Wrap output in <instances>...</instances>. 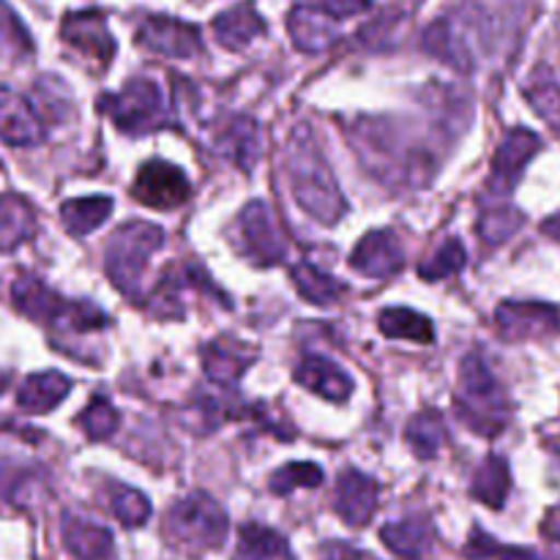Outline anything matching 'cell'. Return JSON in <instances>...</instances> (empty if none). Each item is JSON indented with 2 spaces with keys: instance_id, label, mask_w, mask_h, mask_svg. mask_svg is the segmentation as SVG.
<instances>
[{
  "instance_id": "6da1fadb",
  "label": "cell",
  "mask_w": 560,
  "mask_h": 560,
  "mask_svg": "<svg viewBox=\"0 0 560 560\" xmlns=\"http://www.w3.org/2000/svg\"><path fill=\"white\" fill-rule=\"evenodd\" d=\"M288 178L295 202L310 213L315 222L337 224L348 211L342 189L328 167L326 156L317 148L315 135L310 126H295L288 142Z\"/></svg>"
},
{
  "instance_id": "7a4b0ae2",
  "label": "cell",
  "mask_w": 560,
  "mask_h": 560,
  "mask_svg": "<svg viewBox=\"0 0 560 560\" xmlns=\"http://www.w3.org/2000/svg\"><path fill=\"white\" fill-rule=\"evenodd\" d=\"M454 410H457V419L476 435L495 438L506 430L509 416H512L509 397L479 353L465 355L459 364Z\"/></svg>"
},
{
  "instance_id": "3957f363",
  "label": "cell",
  "mask_w": 560,
  "mask_h": 560,
  "mask_svg": "<svg viewBox=\"0 0 560 560\" xmlns=\"http://www.w3.org/2000/svg\"><path fill=\"white\" fill-rule=\"evenodd\" d=\"M11 301L16 310L42 326L60 328V331L88 334L98 331L109 323L107 312L98 310L91 301H66L52 288L36 277H20L11 284Z\"/></svg>"
},
{
  "instance_id": "277c9868",
  "label": "cell",
  "mask_w": 560,
  "mask_h": 560,
  "mask_svg": "<svg viewBox=\"0 0 560 560\" xmlns=\"http://www.w3.org/2000/svg\"><path fill=\"white\" fill-rule=\"evenodd\" d=\"M164 246V230L151 222H129L120 224L107 241L104 249V271L109 282L129 299H140L142 273L148 260Z\"/></svg>"
},
{
  "instance_id": "5b68a950",
  "label": "cell",
  "mask_w": 560,
  "mask_h": 560,
  "mask_svg": "<svg viewBox=\"0 0 560 560\" xmlns=\"http://www.w3.org/2000/svg\"><path fill=\"white\" fill-rule=\"evenodd\" d=\"M98 113L107 115L120 131L131 137H142L170 124V109L162 91L145 77H135L118 93L98 96Z\"/></svg>"
},
{
  "instance_id": "8992f818",
  "label": "cell",
  "mask_w": 560,
  "mask_h": 560,
  "mask_svg": "<svg viewBox=\"0 0 560 560\" xmlns=\"http://www.w3.org/2000/svg\"><path fill=\"white\" fill-rule=\"evenodd\" d=\"M228 514L213 498L195 492L175 503L164 517V534L186 550H217L228 539Z\"/></svg>"
},
{
  "instance_id": "52a82bcc",
  "label": "cell",
  "mask_w": 560,
  "mask_h": 560,
  "mask_svg": "<svg viewBox=\"0 0 560 560\" xmlns=\"http://www.w3.org/2000/svg\"><path fill=\"white\" fill-rule=\"evenodd\" d=\"M131 195L153 211H175L184 202H189L191 184L180 167L164 162V159H151L137 173Z\"/></svg>"
},
{
  "instance_id": "ba28073f",
  "label": "cell",
  "mask_w": 560,
  "mask_h": 560,
  "mask_svg": "<svg viewBox=\"0 0 560 560\" xmlns=\"http://www.w3.org/2000/svg\"><path fill=\"white\" fill-rule=\"evenodd\" d=\"M238 233L241 246L257 266H277L284 260L288 246H284V235L268 202L252 200L238 213Z\"/></svg>"
},
{
  "instance_id": "9c48e42d",
  "label": "cell",
  "mask_w": 560,
  "mask_h": 560,
  "mask_svg": "<svg viewBox=\"0 0 560 560\" xmlns=\"http://www.w3.org/2000/svg\"><path fill=\"white\" fill-rule=\"evenodd\" d=\"M137 44L156 55H167V58H191V55H200L202 36L200 27L191 22L156 14L140 22Z\"/></svg>"
},
{
  "instance_id": "30bf717a",
  "label": "cell",
  "mask_w": 560,
  "mask_h": 560,
  "mask_svg": "<svg viewBox=\"0 0 560 560\" xmlns=\"http://www.w3.org/2000/svg\"><path fill=\"white\" fill-rule=\"evenodd\" d=\"M498 328L512 342L545 339L560 331V312L541 301H503L495 310Z\"/></svg>"
},
{
  "instance_id": "8fae6325",
  "label": "cell",
  "mask_w": 560,
  "mask_h": 560,
  "mask_svg": "<svg viewBox=\"0 0 560 560\" xmlns=\"http://www.w3.org/2000/svg\"><path fill=\"white\" fill-rule=\"evenodd\" d=\"M541 140L536 131L530 129H512L506 135V140L498 148L495 159H492V175L487 191L490 195H512L517 180L523 178V170L528 167L530 159L539 153Z\"/></svg>"
},
{
  "instance_id": "7c38bea8",
  "label": "cell",
  "mask_w": 560,
  "mask_h": 560,
  "mask_svg": "<svg viewBox=\"0 0 560 560\" xmlns=\"http://www.w3.org/2000/svg\"><path fill=\"white\" fill-rule=\"evenodd\" d=\"M0 140L16 148H31L44 140V124L36 104L5 85H0Z\"/></svg>"
},
{
  "instance_id": "4fadbf2b",
  "label": "cell",
  "mask_w": 560,
  "mask_h": 560,
  "mask_svg": "<svg viewBox=\"0 0 560 560\" xmlns=\"http://www.w3.org/2000/svg\"><path fill=\"white\" fill-rule=\"evenodd\" d=\"M405 249L392 230H372L355 244L350 268L370 279H388L402 271Z\"/></svg>"
},
{
  "instance_id": "5bb4252c",
  "label": "cell",
  "mask_w": 560,
  "mask_h": 560,
  "mask_svg": "<svg viewBox=\"0 0 560 560\" xmlns=\"http://www.w3.org/2000/svg\"><path fill=\"white\" fill-rule=\"evenodd\" d=\"M377 481L361 470L348 468L339 474L337 492H334V509L350 528H364L377 509Z\"/></svg>"
},
{
  "instance_id": "9a60e30c",
  "label": "cell",
  "mask_w": 560,
  "mask_h": 560,
  "mask_svg": "<svg viewBox=\"0 0 560 560\" xmlns=\"http://www.w3.org/2000/svg\"><path fill=\"white\" fill-rule=\"evenodd\" d=\"M60 36L66 44L80 49L88 58L107 66L115 55V38L107 31V16L102 11H77L60 25Z\"/></svg>"
},
{
  "instance_id": "2e32d148",
  "label": "cell",
  "mask_w": 560,
  "mask_h": 560,
  "mask_svg": "<svg viewBox=\"0 0 560 560\" xmlns=\"http://www.w3.org/2000/svg\"><path fill=\"white\" fill-rule=\"evenodd\" d=\"M295 381L328 402H345L353 394V381L348 372L323 355H304L295 366Z\"/></svg>"
},
{
  "instance_id": "e0dca14e",
  "label": "cell",
  "mask_w": 560,
  "mask_h": 560,
  "mask_svg": "<svg viewBox=\"0 0 560 560\" xmlns=\"http://www.w3.org/2000/svg\"><path fill=\"white\" fill-rule=\"evenodd\" d=\"M200 359L208 381H213L222 388H233L252 366L255 353L244 348V345L230 342V339H217V342H208L200 350Z\"/></svg>"
},
{
  "instance_id": "ac0fdd59",
  "label": "cell",
  "mask_w": 560,
  "mask_h": 560,
  "mask_svg": "<svg viewBox=\"0 0 560 560\" xmlns=\"http://www.w3.org/2000/svg\"><path fill=\"white\" fill-rule=\"evenodd\" d=\"M288 33L293 38L295 49L301 52H323L337 42V27H334V16L326 14L323 9H312V5H295L288 16Z\"/></svg>"
},
{
  "instance_id": "d6986e66",
  "label": "cell",
  "mask_w": 560,
  "mask_h": 560,
  "mask_svg": "<svg viewBox=\"0 0 560 560\" xmlns=\"http://www.w3.org/2000/svg\"><path fill=\"white\" fill-rule=\"evenodd\" d=\"M213 148H217V153H222L224 159L238 164L244 173H249L252 164L260 156V129H257V124L252 118L235 115L233 120H228V124L217 131Z\"/></svg>"
},
{
  "instance_id": "ffe728a7",
  "label": "cell",
  "mask_w": 560,
  "mask_h": 560,
  "mask_svg": "<svg viewBox=\"0 0 560 560\" xmlns=\"http://www.w3.org/2000/svg\"><path fill=\"white\" fill-rule=\"evenodd\" d=\"M71 392V381L58 370L31 375L16 392V405L25 413H52Z\"/></svg>"
},
{
  "instance_id": "44dd1931",
  "label": "cell",
  "mask_w": 560,
  "mask_h": 560,
  "mask_svg": "<svg viewBox=\"0 0 560 560\" xmlns=\"http://www.w3.org/2000/svg\"><path fill=\"white\" fill-rule=\"evenodd\" d=\"M262 33H266V20L257 14L252 3H241L235 9L222 11L213 20V36L228 49H246Z\"/></svg>"
},
{
  "instance_id": "7402d4cb",
  "label": "cell",
  "mask_w": 560,
  "mask_h": 560,
  "mask_svg": "<svg viewBox=\"0 0 560 560\" xmlns=\"http://www.w3.org/2000/svg\"><path fill=\"white\" fill-rule=\"evenodd\" d=\"M63 547L74 560H107L113 558V534L91 520H63Z\"/></svg>"
},
{
  "instance_id": "603a6c76",
  "label": "cell",
  "mask_w": 560,
  "mask_h": 560,
  "mask_svg": "<svg viewBox=\"0 0 560 560\" xmlns=\"http://www.w3.org/2000/svg\"><path fill=\"white\" fill-rule=\"evenodd\" d=\"M381 539L394 556L419 560L430 552L432 547V525L424 517H405L399 523L383 525Z\"/></svg>"
},
{
  "instance_id": "cb8c5ba5",
  "label": "cell",
  "mask_w": 560,
  "mask_h": 560,
  "mask_svg": "<svg viewBox=\"0 0 560 560\" xmlns=\"http://www.w3.org/2000/svg\"><path fill=\"white\" fill-rule=\"evenodd\" d=\"M36 233V211L22 195H0V252H14Z\"/></svg>"
},
{
  "instance_id": "d4e9b609",
  "label": "cell",
  "mask_w": 560,
  "mask_h": 560,
  "mask_svg": "<svg viewBox=\"0 0 560 560\" xmlns=\"http://www.w3.org/2000/svg\"><path fill=\"white\" fill-rule=\"evenodd\" d=\"M421 47L424 52H430L432 58H438L441 63L454 66L457 71L468 74L474 69V58H470V49L465 44V38H459V33L454 31V25L448 20H438L435 25H430L421 38Z\"/></svg>"
},
{
  "instance_id": "484cf974",
  "label": "cell",
  "mask_w": 560,
  "mask_h": 560,
  "mask_svg": "<svg viewBox=\"0 0 560 560\" xmlns=\"http://www.w3.org/2000/svg\"><path fill=\"white\" fill-rule=\"evenodd\" d=\"M109 213H113V197H77V200L60 206V222H63L66 233L82 238V235H91L93 230L102 228Z\"/></svg>"
},
{
  "instance_id": "4316f807",
  "label": "cell",
  "mask_w": 560,
  "mask_h": 560,
  "mask_svg": "<svg viewBox=\"0 0 560 560\" xmlns=\"http://www.w3.org/2000/svg\"><path fill=\"white\" fill-rule=\"evenodd\" d=\"M377 328L388 339H410V342L419 345L435 342V326H432L430 317H424L416 310H408V306H388V310H383L381 317H377Z\"/></svg>"
},
{
  "instance_id": "83f0119b",
  "label": "cell",
  "mask_w": 560,
  "mask_h": 560,
  "mask_svg": "<svg viewBox=\"0 0 560 560\" xmlns=\"http://www.w3.org/2000/svg\"><path fill=\"white\" fill-rule=\"evenodd\" d=\"M509 490H512V474H509V463L498 454L487 457L485 463L479 465L474 476V485H470V495L476 501H481L490 509H503L506 503Z\"/></svg>"
},
{
  "instance_id": "f1b7e54d",
  "label": "cell",
  "mask_w": 560,
  "mask_h": 560,
  "mask_svg": "<svg viewBox=\"0 0 560 560\" xmlns=\"http://www.w3.org/2000/svg\"><path fill=\"white\" fill-rule=\"evenodd\" d=\"M235 560H290V547L273 528L249 523L238 534Z\"/></svg>"
},
{
  "instance_id": "f546056e",
  "label": "cell",
  "mask_w": 560,
  "mask_h": 560,
  "mask_svg": "<svg viewBox=\"0 0 560 560\" xmlns=\"http://www.w3.org/2000/svg\"><path fill=\"white\" fill-rule=\"evenodd\" d=\"M293 284L299 290V295L304 301L315 306H328V304H337L339 299L345 295V284L337 282L334 277L323 273L320 268L312 266V262H301V266L293 268Z\"/></svg>"
},
{
  "instance_id": "4dcf8cb0",
  "label": "cell",
  "mask_w": 560,
  "mask_h": 560,
  "mask_svg": "<svg viewBox=\"0 0 560 560\" xmlns=\"http://www.w3.org/2000/svg\"><path fill=\"white\" fill-rule=\"evenodd\" d=\"M408 443L419 459H432L446 443V421L438 410H421L408 424Z\"/></svg>"
},
{
  "instance_id": "1f68e13d",
  "label": "cell",
  "mask_w": 560,
  "mask_h": 560,
  "mask_svg": "<svg viewBox=\"0 0 560 560\" xmlns=\"http://www.w3.org/2000/svg\"><path fill=\"white\" fill-rule=\"evenodd\" d=\"M530 107L541 115L550 126L560 129V85L547 69H536L525 85Z\"/></svg>"
},
{
  "instance_id": "d6a6232c",
  "label": "cell",
  "mask_w": 560,
  "mask_h": 560,
  "mask_svg": "<svg viewBox=\"0 0 560 560\" xmlns=\"http://www.w3.org/2000/svg\"><path fill=\"white\" fill-rule=\"evenodd\" d=\"M323 468L315 463H288L284 468H279L277 474L271 476L268 487H271L273 495L284 498L295 490H315V487L323 485Z\"/></svg>"
},
{
  "instance_id": "836d02e7",
  "label": "cell",
  "mask_w": 560,
  "mask_h": 560,
  "mask_svg": "<svg viewBox=\"0 0 560 560\" xmlns=\"http://www.w3.org/2000/svg\"><path fill=\"white\" fill-rule=\"evenodd\" d=\"M465 262H468V252H465L463 241L452 238V241H446V244H443L435 255L427 257V260L421 262L419 277L424 279V282H443V279H448V277H454V273L463 271Z\"/></svg>"
},
{
  "instance_id": "e575fe53",
  "label": "cell",
  "mask_w": 560,
  "mask_h": 560,
  "mask_svg": "<svg viewBox=\"0 0 560 560\" xmlns=\"http://www.w3.org/2000/svg\"><path fill=\"white\" fill-rule=\"evenodd\" d=\"M109 509H113L115 520L126 528H140L151 517V501L135 487H115L113 495H109Z\"/></svg>"
},
{
  "instance_id": "d590c367",
  "label": "cell",
  "mask_w": 560,
  "mask_h": 560,
  "mask_svg": "<svg viewBox=\"0 0 560 560\" xmlns=\"http://www.w3.org/2000/svg\"><path fill=\"white\" fill-rule=\"evenodd\" d=\"M80 424L91 441H107V438H113L115 430H118L120 416L118 410L109 405V399L93 397L91 402L85 405V410H82Z\"/></svg>"
},
{
  "instance_id": "8d00e7d4",
  "label": "cell",
  "mask_w": 560,
  "mask_h": 560,
  "mask_svg": "<svg viewBox=\"0 0 560 560\" xmlns=\"http://www.w3.org/2000/svg\"><path fill=\"white\" fill-rule=\"evenodd\" d=\"M0 49L11 58H27L33 55V38L20 16L11 11L9 3L0 0Z\"/></svg>"
},
{
  "instance_id": "74e56055",
  "label": "cell",
  "mask_w": 560,
  "mask_h": 560,
  "mask_svg": "<svg viewBox=\"0 0 560 560\" xmlns=\"http://www.w3.org/2000/svg\"><path fill=\"white\" fill-rule=\"evenodd\" d=\"M523 228V213L514 208H495V211L481 213L479 235L487 246H501Z\"/></svg>"
},
{
  "instance_id": "f35d334b",
  "label": "cell",
  "mask_w": 560,
  "mask_h": 560,
  "mask_svg": "<svg viewBox=\"0 0 560 560\" xmlns=\"http://www.w3.org/2000/svg\"><path fill=\"white\" fill-rule=\"evenodd\" d=\"M468 556L470 558H498V560H545L536 556L534 550H523V547H501L495 539L487 534L476 530L468 541Z\"/></svg>"
},
{
  "instance_id": "ab89813d",
  "label": "cell",
  "mask_w": 560,
  "mask_h": 560,
  "mask_svg": "<svg viewBox=\"0 0 560 560\" xmlns=\"http://www.w3.org/2000/svg\"><path fill=\"white\" fill-rule=\"evenodd\" d=\"M372 5V0H320V9L331 14L334 20H345V16L364 14Z\"/></svg>"
},
{
  "instance_id": "60d3db41",
  "label": "cell",
  "mask_w": 560,
  "mask_h": 560,
  "mask_svg": "<svg viewBox=\"0 0 560 560\" xmlns=\"http://www.w3.org/2000/svg\"><path fill=\"white\" fill-rule=\"evenodd\" d=\"M320 552L323 560H361L359 550H353V547L348 545H337V541H334V545H326Z\"/></svg>"
},
{
  "instance_id": "b9f144b4",
  "label": "cell",
  "mask_w": 560,
  "mask_h": 560,
  "mask_svg": "<svg viewBox=\"0 0 560 560\" xmlns=\"http://www.w3.org/2000/svg\"><path fill=\"white\" fill-rule=\"evenodd\" d=\"M545 534L550 536V539L560 541V509H556V512H552L550 517H547V523H545Z\"/></svg>"
},
{
  "instance_id": "7bdbcfd3",
  "label": "cell",
  "mask_w": 560,
  "mask_h": 560,
  "mask_svg": "<svg viewBox=\"0 0 560 560\" xmlns=\"http://www.w3.org/2000/svg\"><path fill=\"white\" fill-rule=\"evenodd\" d=\"M541 233L550 235L552 241H558L560 244V213H556V217H550L545 224H541Z\"/></svg>"
},
{
  "instance_id": "ee69618b",
  "label": "cell",
  "mask_w": 560,
  "mask_h": 560,
  "mask_svg": "<svg viewBox=\"0 0 560 560\" xmlns=\"http://www.w3.org/2000/svg\"><path fill=\"white\" fill-rule=\"evenodd\" d=\"M197 3H202V0H197Z\"/></svg>"
}]
</instances>
